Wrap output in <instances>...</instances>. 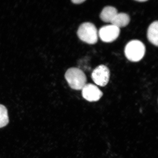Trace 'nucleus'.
I'll return each mask as SVG.
<instances>
[{"label": "nucleus", "instance_id": "1", "mask_svg": "<svg viewBox=\"0 0 158 158\" xmlns=\"http://www.w3.org/2000/svg\"><path fill=\"white\" fill-rule=\"evenodd\" d=\"M65 78L71 88L76 90H82L86 84L87 78L83 71L78 68L68 69Z\"/></svg>", "mask_w": 158, "mask_h": 158}, {"label": "nucleus", "instance_id": "2", "mask_svg": "<svg viewBox=\"0 0 158 158\" xmlns=\"http://www.w3.org/2000/svg\"><path fill=\"white\" fill-rule=\"evenodd\" d=\"M146 48L141 41L134 40L128 42L124 48V54L131 62H137L141 60L145 55Z\"/></svg>", "mask_w": 158, "mask_h": 158}, {"label": "nucleus", "instance_id": "3", "mask_svg": "<svg viewBox=\"0 0 158 158\" xmlns=\"http://www.w3.org/2000/svg\"><path fill=\"white\" fill-rule=\"evenodd\" d=\"M77 34L81 40L87 44H94L98 42V35L97 29L92 23H82L79 27Z\"/></svg>", "mask_w": 158, "mask_h": 158}, {"label": "nucleus", "instance_id": "4", "mask_svg": "<svg viewBox=\"0 0 158 158\" xmlns=\"http://www.w3.org/2000/svg\"><path fill=\"white\" fill-rule=\"evenodd\" d=\"M110 72L105 65H99L94 69L92 73V80L96 85L100 86H106L109 81Z\"/></svg>", "mask_w": 158, "mask_h": 158}, {"label": "nucleus", "instance_id": "5", "mask_svg": "<svg viewBox=\"0 0 158 158\" xmlns=\"http://www.w3.org/2000/svg\"><path fill=\"white\" fill-rule=\"evenodd\" d=\"M120 33V28L111 24L104 26L101 27L98 35L102 41L108 43L115 40L119 36Z\"/></svg>", "mask_w": 158, "mask_h": 158}, {"label": "nucleus", "instance_id": "6", "mask_svg": "<svg viewBox=\"0 0 158 158\" xmlns=\"http://www.w3.org/2000/svg\"><path fill=\"white\" fill-rule=\"evenodd\" d=\"M82 90L83 97L89 102H97L103 95L98 87L92 84H86Z\"/></svg>", "mask_w": 158, "mask_h": 158}, {"label": "nucleus", "instance_id": "7", "mask_svg": "<svg viewBox=\"0 0 158 158\" xmlns=\"http://www.w3.org/2000/svg\"><path fill=\"white\" fill-rule=\"evenodd\" d=\"M118 13L115 7L107 6L102 9L100 14V18L104 22L110 23Z\"/></svg>", "mask_w": 158, "mask_h": 158}, {"label": "nucleus", "instance_id": "8", "mask_svg": "<svg viewBox=\"0 0 158 158\" xmlns=\"http://www.w3.org/2000/svg\"><path fill=\"white\" fill-rule=\"evenodd\" d=\"M130 20L129 15L127 14L118 13L112 20L110 23L120 28L127 26L129 24Z\"/></svg>", "mask_w": 158, "mask_h": 158}, {"label": "nucleus", "instance_id": "9", "mask_svg": "<svg viewBox=\"0 0 158 158\" xmlns=\"http://www.w3.org/2000/svg\"><path fill=\"white\" fill-rule=\"evenodd\" d=\"M158 21H154L149 25L147 31V37L148 40L152 44L158 46Z\"/></svg>", "mask_w": 158, "mask_h": 158}, {"label": "nucleus", "instance_id": "10", "mask_svg": "<svg viewBox=\"0 0 158 158\" xmlns=\"http://www.w3.org/2000/svg\"><path fill=\"white\" fill-rule=\"evenodd\" d=\"M9 122L8 114L7 108L0 104V128L5 127Z\"/></svg>", "mask_w": 158, "mask_h": 158}, {"label": "nucleus", "instance_id": "11", "mask_svg": "<svg viewBox=\"0 0 158 158\" xmlns=\"http://www.w3.org/2000/svg\"><path fill=\"white\" fill-rule=\"evenodd\" d=\"M85 1V0H74V1H72V2L73 3L76 4H80Z\"/></svg>", "mask_w": 158, "mask_h": 158}, {"label": "nucleus", "instance_id": "12", "mask_svg": "<svg viewBox=\"0 0 158 158\" xmlns=\"http://www.w3.org/2000/svg\"><path fill=\"white\" fill-rule=\"evenodd\" d=\"M136 1L139 2H144L148 1V0H137L135 1Z\"/></svg>", "mask_w": 158, "mask_h": 158}]
</instances>
